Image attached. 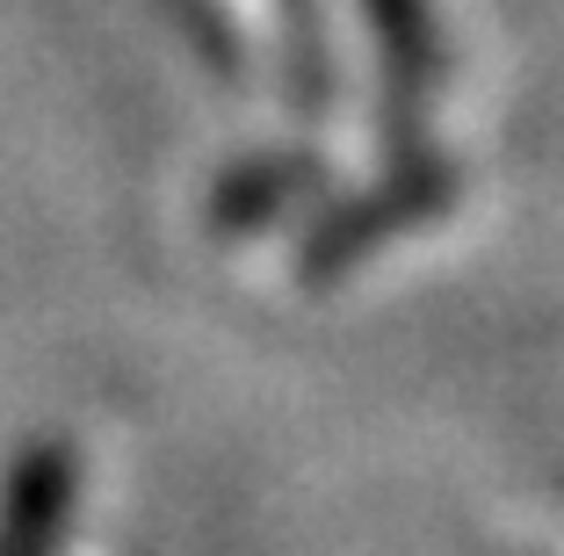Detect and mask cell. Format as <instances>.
Masks as SVG:
<instances>
[{"label": "cell", "mask_w": 564, "mask_h": 556, "mask_svg": "<svg viewBox=\"0 0 564 556\" xmlns=\"http://www.w3.org/2000/svg\"><path fill=\"white\" fill-rule=\"evenodd\" d=\"M456 203V166L448 160H427V166H405L399 181H383V188H369V196L355 203H333L326 217H318L312 231H304V253H297V275L304 282H333L348 275L362 253H377L391 231L420 225V217L448 210Z\"/></svg>", "instance_id": "cell-1"}, {"label": "cell", "mask_w": 564, "mask_h": 556, "mask_svg": "<svg viewBox=\"0 0 564 556\" xmlns=\"http://www.w3.org/2000/svg\"><path fill=\"white\" fill-rule=\"evenodd\" d=\"M80 499V456L66 441H30L0 477V556H58Z\"/></svg>", "instance_id": "cell-2"}, {"label": "cell", "mask_w": 564, "mask_h": 556, "mask_svg": "<svg viewBox=\"0 0 564 556\" xmlns=\"http://www.w3.org/2000/svg\"><path fill=\"white\" fill-rule=\"evenodd\" d=\"M369 30H377L383 44V80H391V123H399V138L420 123V101H427L434 87V30L427 15H420V0H369Z\"/></svg>", "instance_id": "cell-3"}, {"label": "cell", "mask_w": 564, "mask_h": 556, "mask_svg": "<svg viewBox=\"0 0 564 556\" xmlns=\"http://www.w3.org/2000/svg\"><path fill=\"white\" fill-rule=\"evenodd\" d=\"M304 188H318V160H304V152L253 160V166H239V174L210 196V231L239 239V231H253V225H268V217H282L290 203L304 196Z\"/></svg>", "instance_id": "cell-4"}, {"label": "cell", "mask_w": 564, "mask_h": 556, "mask_svg": "<svg viewBox=\"0 0 564 556\" xmlns=\"http://www.w3.org/2000/svg\"><path fill=\"white\" fill-rule=\"evenodd\" d=\"M166 15L182 22V36L203 51V58L239 66V36H232V22H225V0H166Z\"/></svg>", "instance_id": "cell-5"}, {"label": "cell", "mask_w": 564, "mask_h": 556, "mask_svg": "<svg viewBox=\"0 0 564 556\" xmlns=\"http://www.w3.org/2000/svg\"><path fill=\"white\" fill-rule=\"evenodd\" d=\"M290 30H297V95L318 101V80H312V0H290Z\"/></svg>", "instance_id": "cell-6"}]
</instances>
